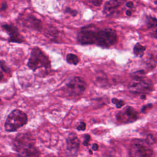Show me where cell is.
I'll return each instance as SVG.
<instances>
[{
	"instance_id": "obj_1",
	"label": "cell",
	"mask_w": 157,
	"mask_h": 157,
	"mask_svg": "<svg viewBox=\"0 0 157 157\" xmlns=\"http://www.w3.org/2000/svg\"><path fill=\"white\" fill-rule=\"evenodd\" d=\"M28 66L33 71L42 68L47 69L50 67V61L49 57L39 47H36L31 50Z\"/></svg>"
},
{
	"instance_id": "obj_2",
	"label": "cell",
	"mask_w": 157,
	"mask_h": 157,
	"mask_svg": "<svg viewBox=\"0 0 157 157\" xmlns=\"http://www.w3.org/2000/svg\"><path fill=\"white\" fill-rule=\"evenodd\" d=\"M28 117L23 112L16 109L8 116L5 122V130L7 132H14L27 124Z\"/></svg>"
},
{
	"instance_id": "obj_3",
	"label": "cell",
	"mask_w": 157,
	"mask_h": 157,
	"mask_svg": "<svg viewBox=\"0 0 157 157\" xmlns=\"http://www.w3.org/2000/svg\"><path fill=\"white\" fill-rule=\"evenodd\" d=\"M117 41V35L115 30L111 28L98 30L95 38V44L103 47H109Z\"/></svg>"
},
{
	"instance_id": "obj_4",
	"label": "cell",
	"mask_w": 157,
	"mask_h": 157,
	"mask_svg": "<svg viewBox=\"0 0 157 157\" xmlns=\"http://www.w3.org/2000/svg\"><path fill=\"white\" fill-rule=\"evenodd\" d=\"M153 151L145 140L133 141L130 149V157H151Z\"/></svg>"
},
{
	"instance_id": "obj_5",
	"label": "cell",
	"mask_w": 157,
	"mask_h": 157,
	"mask_svg": "<svg viewBox=\"0 0 157 157\" xmlns=\"http://www.w3.org/2000/svg\"><path fill=\"white\" fill-rule=\"evenodd\" d=\"M152 88L151 80L145 77L137 76L129 84L130 91L134 93H144L150 91Z\"/></svg>"
},
{
	"instance_id": "obj_6",
	"label": "cell",
	"mask_w": 157,
	"mask_h": 157,
	"mask_svg": "<svg viewBox=\"0 0 157 157\" xmlns=\"http://www.w3.org/2000/svg\"><path fill=\"white\" fill-rule=\"evenodd\" d=\"M99 29L93 25L81 28L77 35V41L80 44L90 45L95 44V38Z\"/></svg>"
},
{
	"instance_id": "obj_7",
	"label": "cell",
	"mask_w": 157,
	"mask_h": 157,
	"mask_svg": "<svg viewBox=\"0 0 157 157\" xmlns=\"http://www.w3.org/2000/svg\"><path fill=\"white\" fill-rule=\"evenodd\" d=\"M66 92L70 96H80L86 90L87 84L80 77H75L66 84Z\"/></svg>"
},
{
	"instance_id": "obj_8",
	"label": "cell",
	"mask_w": 157,
	"mask_h": 157,
	"mask_svg": "<svg viewBox=\"0 0 157 157\" xmlns=\"http://www.w3.org/2000/svg\"><path fill=\"white\" fill-rule=\"evenodd\" d=\"M35 145V139L28 133H21L18 134L14 141V149L17 152L28 147Z\"/></svg>"
},
{
	"instance_id": "obj_9",
	"label": "cell",
	"mask_w": 157,
	"mask_h": 157,
	"mask_svg": "<svg viewBox=\"0 0 157 157\" xmlns=\"http://www.w3.org/2000/svg\"><path fill=\"white\" fill-rule=\"evenodd\" d=\"M1 27L9 35V42L20 44L24 41V38L20 35L16 27L11 24H4Z\"/></svg>"
},
{
	"instance_id": "obj_10",
	"label": "cell",
	"mask_w": 157,
	"mask_h": 157,
	"mask_svg": "<svg viewBox=\"0 0 157 157\" xmlns=\"http://www.w3.org/2000/svg\"><path fill=\"white\" fill-rule=\"evenodd\" d=\"M117 118L118 121L122 123H131L137 118V114L133 108L127 107L123 111L117 114Z\"/></svg>"
},
{
	"instance_id": "obj_11",
	"label": "cell",
	"mask_w": 157,
	"mask_h": 157,
	"mask_svg": "<svg viewBox=\"0 0 157 157\" xmlns=\"http://www.w3.org/2000/svg\"><path fill=\"white\" fill-rule=\"evenodd\" d=\"M125 0H109L104 4L103 13L106 16H111L117 9L121 6Z\"/></svg>"
},
{
	"instance_id": "obj_12",
	"label": "cell",
	"mask_w": 157,
	"mask_h": 157,
	"mask_svg": "<svg viewBox=\"0 0 157 157\" xmlns=\"http://www.w3.org/2000/svg\"><path fill=\"white\" fill-rule=\"evenodd\" d=\"M80 143L78 137L74 134H71L66 139V148L72 154H75L79 149Z\"/></svg>"
},
{
	"instance_id": "obj_13",
	"label": "cell",
	"mask_w": 157,
	"mask_h": 157,
	"mask_svg": "<svg viewBox=\"0 0 157 157\" xmlns=\"http://www.w3.org/2000/svg\"><path fill=\"white\" fill-rule=\"evenodd\" d=\"M23 24L28 28L37 31H40L42 28L41 21L32 15L27 16L23 19Z\"/></svg>"
},
{
	"instance_id": "obj_14",
	"label": "cell",
	"mask_w": 157,
	"mask_h": 157,
	"mask_svg": "<svg viewBox=\"0 0 157 157\" xmlns=\"http://www.w3.org/2000/svg\"><path fill=\"white\" fill-rule=\"evenodd\" d=\"M39 150L33 145L17 152V157H39Z\"/></svg>"
},
{
	"instance_id": "obj_15",
	"label": "cell",
	"mask_w": 157,
	"mask_h": 157,
	"mask_svg": "<svg viewBox=\"0 0 157 157\" xmlns=\"http://www.w3.org/2000/svg\"><path fill=\"white\" fill-rule=\"evenodd\" d=\"M147 27L151 36L157 39V19L149 17L147 18Z\"/></svg>"
},
{
	"instance_id": "obj_16",
	"label": "cell",
	"mask_w": 157,
	"mask_h": 157,
	"mask_svg": "<svg viewBox=\"0 0 157 157\" xmlns=\"http://www.w3.org/2000/svg\"><path fill=\"white\" fill-rule=\"evenodd\" d=\"M66 61L69 64L77 65L79 63V59L76 55L73 54H68L66 55Z\"/></svg>"
},
{
	"instance_id": "obj_17",
	"label": "cell",
	"mask_w": 157,
	"mask_h": 157,
	"mask_svg": "<svg viewBox=\"0 0 157 157\" xmlns=\"http://www.w3.org/2000/svg\"><path fill=\"white\" fill-rule=\"evenodd\" d=\"M146 49V47L137 43L134 47V54L136 56H142L144 54V52Z\"/></svg>"
},
{
	"instance_id": "obj_18",
	"label": "cell",
	"mask_w": 157,
	"mask_h": 157,
	"mask_svg": "<svg viewBox=\"0 0 157 157\" xmlns=\"http://www.w3.org/2000/svg\"><path fill=\"white\" fill-rule=\"evenodd\" d=\"M112 103H114L116 105V107L117 108H121L123 105L125 104V103L122 100H118V99H116V98H114L112 99Z\"/></svg>"
},
{
	"instance_id": "obj_19",
	"label": "cell",
	"mask_w": 157,
	"mask_h": 157,
	"mask_svg": "<svg viewBox=\"0 0 157 157\" xmlns=\"http://www.w3.org/2000/svg\"><path fill=\"white\" fill-rule=\"evenodd\" d=\"M65 12L70 14V15H71L73 17L76 16H77V11L75 10V9H71V7H66L65 9Z\"/></svg>"
},
{
	"instance_id": "obj_20",
	"label": "cell",
	"mask_w": 157,
	"mask_h": 157,
	"mask_svg": "<svg viewBox=\"0 0 157 157\" xmlns=\"http://www.w3.org/2000/svg\"><path fill=\"white\" fill-rule=\"evenodd\" d=\"M145 141H146L147 143L148 144H149L150 145L154 144L155 142V139L154 138V137L152 136V135H149L148 136H147L146 140H145Z\"/></svg>"
},
{
	"instance_id": "obj_21",
	"label": "cell",
	"mask_w": 157,
	"mask_h": 157,
	"mask_svg": "<svg viewBox=\"0 0 157 157\" xmlns=\"http://www.w3.org/2000/svg\"><path fill=\"white\" fill-rule=\"evenodd\" d=\"M94 6H99L103 3V0H87Z\"/></svg>"
},
{
	"instance_id": "obj_22",
	"label": "cell",
	"mask_w": 157,
	"mask_h": 157,
	"mask_svg": "<svg viewBox=\"0 0 157 157\" xmlns=\"http://www.w3.org/2000/svg\"><path fill=\"white\" fill-rule=\"evenodd\" d=\"M86 128V124L84 122H82L80 123L79 126L77 127V129L78 131H84Z\"/></svg>"
},
{
	"instance_id": "obj_23",
	"label": "cell",
	"mask_w": 157,
	"mask_h": 157,
	"mask_svg": "<svg viewBox=\"0 0 157 157\" xmlns=\"http://www.w3.org/2000/svg\"><path fill=\"white\" fill-rule=\"evenodd\" d=\"M90 139V136L88 135H85L84 136V141L83 142V145L85 146L88 145Z\"/></svg>"
},
{
	"instance_id": "obj_24",
	"label": "cell",
	"mask_w": 157,
	"mask_h": 157,
	"mask_svg": "<svg viewBox=\"0 0 157 157\" xmlns=\"http://www.w3.org/2000/svg\"><path fill=\"white\" fill-rule=\"evenodd\" d=\"M7 4L6 2L4 1V2L2 4L1 7V11H5L6 9H7Z\"/></svg>"
},
{
	"instance_id": "obj_25",
	"label": "cell",
	"mask_w": 157,
	"mask_h": 157,
	"mask_svg": "<svg viewBox=\"0 0 157 157\" xmlns=\"http://www.w3.org/2000/svg\"><path fill=\"white\" fill-rule=\"evenodd\" d=\"M126 7H128V8H132L134 5H133V2H131V1H128V3H126Z\"/></svg>"
},
{
	"instance_id": "obj_26",
	"label": "cell",
	"mask_w": 157,
	"mask_h": 157,
	"mask_svg": "<svg viewBox=\"0 0 157 157\" xmlns=\"http://www.w3.org/2000/svg\"><path fill=\"white\" fill-rule=\"evenodd\" d=\"M92 149L94 151H96L98 149V145L97 144H94L93 145H92Z\"/></svg>"
},
{
	"instance_id": "obj_27",
	"label": "cell",
	"mask_w": 157,
	"mask_h": 157,
	"mask_svg": "<svg viewBox=\"0 0 157 157\" xmlns=\"http://www.w3.org/2000/svg\"><path fill=\"white\" fill-rule=\"evenodd\" d=\"M126 14L128 16H131V14H132V12L129 11V10H128L126 11Z\"/></svg>"
},
{
	"instance_id": "obj_28",
	"label": "cell",
	"mask_w": 157,
	"mask_h": 157,
	"mask_svg": "<svg viewBox=\"0 0 157 157\" xmlns=\"http://www.w3.org/2000/svg\"><path fill=\"white\" fill-rule=\"evenodd\" d=\"M3 77V73L1 72V71H0V80H1L2 79Z\"/></svg>"
},
{
	"instance_id": "obj_29",
	"label": "cell",
	"mask_w": 157,
	"mask_h": 157,
	"mask_svg": "<svg viewBox=\"0 0 157 157\" xmlns=\"http://www.w3.org/2000/svg\"><path fill=\"white\" fill-rule=\"evenodd\" d=\"M141 99H145V95H142V96L141 97Z\"/></svg>"
},
{
	"instance_id": "obj_30",
	"label": "cell",
	"mask_w": 157,
	"mask_h": 157,
	"mask_svg": "<svg viewBox=\"0 0 157 157\" xmlns=\"http://www.w3.org/2000/svg\"><path fill=\"white\" fill-rule=\"evenodd\" d=\"M89 153H90V154H92V150H90V151H89Z\"/></svg>"
}]
</instances>
